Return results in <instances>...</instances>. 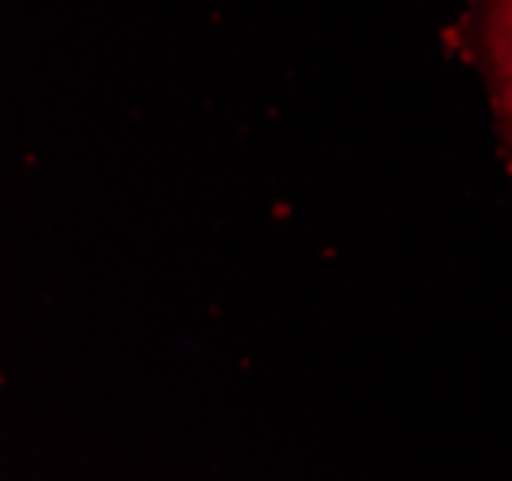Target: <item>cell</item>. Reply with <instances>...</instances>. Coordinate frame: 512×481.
Returning <instances> with one entry per match:
<instances>
[{
	"label": "cell",
	"instance_id": "obj_1",
	"mask_svg": "<svg viewBox=\"0 0 512 481\" xmlns=\"http://www.w3.org/2000/svg\"><path fill=\"white\" fill-rule=\"evenodd\" d=\"M493 65H497V84H501V100L509 107L512 119V0H493Z\"/></svg>",
	"mask_w": 512,
	"mask_h": 481
}]
</instances>
